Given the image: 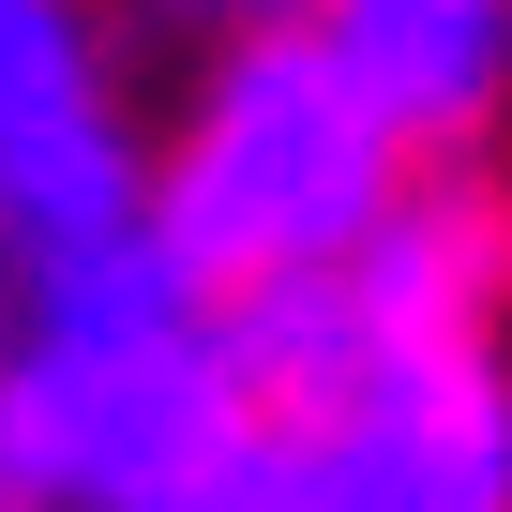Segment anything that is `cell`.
<instances>
[{
    "label": "cell",
    "mask_w": 512,
    "mask_h": 512,
    "mask_svg": "<svg viewBox=\"0 0 512 512\" xmlns=\"http://www.w3.org/2000/svg\"><path fill=\"white\" fill-rule=\"evenodd\" d=\"M166 16H196V31L226 46V31H302V16H317V0H166Z\"/></svg>",
    "instance_id": "obj_8"
},
{
    "label": "cell",
    "mask_w": 512,
    "mask_h": 512,
    "mask_svg": "<svg viewBox=\"0 0 512 512\" xmlns=\"http://www.w3.org/2000/svg\"><path fill=\"white\" fill-rule=\"evenodd\" d=\"M151 196V151L121 121V61L91 0H0V256L61 272L121 241Z\"/></svg>",
    "instance_id": "obj_4"
},
{
    "label": "cell",
    "mask_w": 512,
    "mask_h": 512,
    "mask_svg": "<svg viewBox=\"0 0 512 512\" xmlns=\"http://www.w3.org/2000/svg\"><path fill=\"white\" fill-rule=\"evenodd\" d=\"M211 347H226V377H241L256 422H302V407H332L377 362V317L347 302V272H272V287L211 302Z\"/></svg>",
    "instance_id": "obj_7"
},
{
    "label": "cell",
    "mask_w": 512,
    "mask_h": 512,
    "mask_svg": "<svg viewBox=\"0 0 512 512\" xmlns=\"http://www.w3.org/2000/svg\"><path fill=\"white\" fill-rule=\"evenodd\" d=\"M302 31L347 61V91L392 121L407 166L482 151L512 106V0H317Z\"/></svg>",
    "instance_id": "obj_6"
},
{
    "label": "cell",
    "mask_w": 512,
    "mask_h": 512,
    "mask_svg": "<svg viewBox=\"0 0 512 512\" xmlns=\"http://www.w3.org/2000/svg\"><path fill=\"white\" fill-rule=\"evenodd\" d=\"M16 317H31V272L0 256V362H16Z\"/></svg>",
    "instance_id": "obj_9"
},
{
    "label": "cell",
    "mask_w": 512,
    "mask_h": 512,
    "mask_svg": "<svg viewBox=\"0 0 512 512\" xmlns=\"http://www.w3.org/2000/svg\"><path fill=\"white\" fill-rule=\"evenodd\" d=\"M347 302L377 317V347H497V317H512V181L482 151L407 166L392 211L347 256Z\"/></svg>",
    "instance_id": "obj_5"
},
{
    "label": "cell",
    "mask_w": 512,
    "mask_h": 512,
    "mask_svg": "<svg viewBox=\"0 0 512 512\" xmlns=\"http://www.w3.org/2000/svg\"><path fill=\"white\" fill-rule=\"evenodd\" d=\"M211 512H512V362L377 347L332 407L256 422Z\"/></svg>",
    "instance_id": "obj_3"
},
{
    "label": "cell",
    "mask_w": 512,
    "mask_h": 512,
    "mask_svg": "<svg viewBox=\"0 0 512 512\" xmlns=\"http://www.w3.org/2000/svg\"><path fill=\"white\" fill-rule=\"evenodd\" d=\"M392 181H407V151L317 31H226L151 151L136 226L166 241V272L196 302H241L272 272H347Z\"/></svg>",
    "instance_id": "obj_2"
},
{
    "label": "cell",
    "mask_w": 512,
    "mask_h": 512,
    "mask_svg": "<svg viewBox=\"0 0 512 512\" xmlns=\"http://www.w3.org/2000/svg\"><path fill=\"white\" fill-rule=\"evenodd\" d=\"M241 437L256 407L151 226L31 272L16 362H0V482L31 512H211Z\"/></svg>",
    "instance_id": "obj_1"
}]
</instances>
